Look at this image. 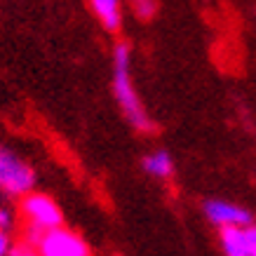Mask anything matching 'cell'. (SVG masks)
I'll return each instance as SVG.
<instances>
[{"instance_id": "cell-10", "label": "cell", "mask_w": 256, "mask_h": 256, "mask_svg": "<svg viewBox=\"0 0 256 256\" xmlns=\"http://www.w3.org/2000/svg\"><path fill=\"white\" fill-rule=\"evenodd\" d=\"M12 224H14V214H12L8 207H2V204H0V230H5V233H8L10 228H12Z\"/></svg>"}, {"instance_id": "cell-2", "label": "cell", "mask_w": 256, "mask_h": 256, "mask_svg": "<svg viewBox=\"0 0 256 256\" xmlns=\"http://www.w3.org/2000/svg\"><path fill=\"white\" fill-rule=\"evenodd\" d=\"M19 212H22L24 221H26L24 240H26V244H31V247L38 242V238L45 233V230H52V228L64 226L62 207L45 193H36V190L26 193L22 198Z\"/></svg>"}, {"instance_id": "cell-3", "label": "cell", "mask_w": 256, "mask_h": 256, "mask_svg": "<svg viewBox=\"0 0 256 256\" xmlns=\"http://www.w3.org/2000/svg\"><path fill=\"white\" fill-rule=\"evenodd\" d=\"M36 186V172L12 148L0 144V193L10 198H24Z\"/></svg>"}, {"instance_id": "cell-6", "label": "cell", "mask_w": 256, "mask_h": 256, "mask_svg": "<svg viewBox=\"0 0 256 256\" xmlns=\"http://www.w3.org/2000/svg\"><path fill=\"white\" fill-rule=\"evenodd\" d=\"M141 170L146 172L150 178H156V181H167V178L174 176L176 162H174L170 150L158 148V150H150V153L141 158Z\"/></svg>"}, {"instance_id": "cell-8", "label": "cell", "mask_w": 256, "mask_h": 256, "mask_svg": "<svg viewBox=\"0 0 256 256\" xmlns=\"http://www.w3.org/2000/svg\"><path fill=\"white\" fill-rule=\"evenodd\" d=\"M218 244H221L224 256H249L247 228H221Z\"/></svg>"}, {"instance_id": "cell-5", "label": "cell", "mask_w": 256, "mask_h": 256, "mask_svg": "<svg viewBox=\"0 0 256 256\" xmlns=\"http://www.w3.org/2000/svg\"><path fill=\"white\" fill-rule=\"evenodd\" d=\"M202 214L214 228H247L254 224V214L233 200L226 198H207L202 202Z\"/></svg>"}, {"instance_id": "cell-13", "label": "cell", "mask_w": 256, "mask_h": 256, "mask_svg": "<svg viewBox=\"0 0 256 256\" xmlns=\"http://www.w3.org/2000/svg\"><path fill=\"white\" fill-rule=\"evenodd\" d=\"M247 242H249V256H256V221L247 226Z\"/></svg>"}, {"instance_id": "cell-4", "label": "cell", "mask_w": 256, "mask_h": 256, "mask_svg": "<svg viewBox=\"0 0 256 256\" xmlns=\"http://www.w3.org/2000/svg\"><path fill=\"white\" fill-rule=\"evenodd\" d=\"M33 247L40 252V256H92L85 238L64 226L45 230Z\"/></svg>"}, {"instance_id": "cell-12", "label": "cell", "mask_w": 256, "mask_h": 256, "mask_svg": "<svg viewBox=\"0 0 256 256\" xmlns=\"http://www.w3.org/2000/svg\"><path fill=\"white\" fill-rule=\"evenodd\" d=\"M12 254V240L5 230H0V256H10Z\"/></svg>"}, {"instance_id": "cell-9", "label": "cell", "mask_w": 256, "mask_h": 256, "mask_svg": "<svg viewBox=\"0 0 256 256\" xmlns=\"http://www.w3.org/2000/svg\"><path fill=\"white\" fill-rule=\"evenodd\" d=\"M130 8L134 10V14L139 16L141 22H150L158 14V2L156 0H127Z\"/></svg>"}, {"instance_id": "cell-11", "label": "cell", "mask_w": 256, "mask_h": 256, "mask_svg": "<svg viewBox=\"0 0 256 256\" xmlns=\"http://www.w3.org/2000/svg\"><path fill=\"white\" fill-rule=\"evenodd\" d=\"M10 256H40V252L36 247H31V244H19V247H12V254Z\"/></svg>"}, {"instance_id": "cell-1", "label": "cell", "mask_w": 256, "mask_h": 256, "mask_svg": "<svg viewBox=\"0 0 256 256\" xmlns=\"http://www.w3.org/2000/svg\"><path fill=\"white\" fill-rule=\"evenodd\" d=\"M113 96L122 110L124 120L132 124L136 132L150 134L153 132V120L148 116L146 106L141 101L136 87L132 80V50L127 42H118L113 47Z\"/></svg>"}, {"instance_id": "cell-7", "label": "cell", "mask_w": 256, "mask_h": 256, "mask_svg": "<svg viewBox=\"0 0 256 256\" xmlns=\"http://www.w3.org/2000/svg\"><path fill=\"white\" fill-rule=\"evenodd\" d=\"M90 10L108 33L122 28V0H90Z\"/></svg>"}]
</instances>
